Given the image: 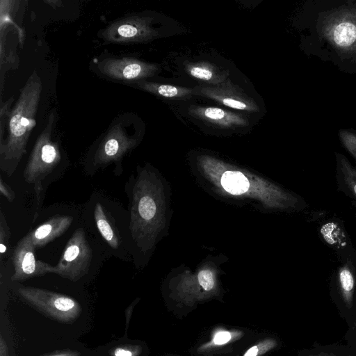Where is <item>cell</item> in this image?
Listing matches in <instances>:
<instances>
[{
    "instance_id": "2e32d148",
    "label": "cell",
    "mask_w": 356,
    "mask_h": 356,
    "mask_svg": "<svg viewBox=\"0 0 356 356\" xmlns=\"http://www.w3.org/2000/svg\"><path fill=\"white\" fill-rule=\"evenodd\" d=\"M220 183L223 188L234 195L246 192L249 188L248 179L238 171H227L221 177Z\"/></svg>"
},
{
    "instance_id": "7c38bea8",
    "label": "cell",
    "mask_w": 356,
    "mask_h": 356,
    "mask_svg": "<svg viewBox=\"0 0 356 356\" xmlns=\"http://www.w3.org/2000/svg\"><path fill=\"white\" fill-rule=\"evenodd\" d=\"M337 190L356 208V167L341 153H335Z\"/></svg>"
},
{
    "instance_id": "4fadbf2b",
    "label": "cell",
    "mask_w": 356,
    "mask_h": 356,
    "mask_svg": "<svg viewBox=\"0 0 356 356\" xmlns=\"http://www.w3.org/2000/svg\"><path fill=\"white\" fill-rule=\"evenodd\" d=\"M73 218L69 216H56L31 232L35 249L42 248L60 236L71 225Z\"/></svg>"
},
{
    "instance_id": "e0dca14e",
    "label": "cell",
    "mask_w": 356,
    "mask_h": 356,
    "mask_svg": "<svg viewBox=\"0 0 356 356\" xmlns=\"http://www.w3.org/2000/svg\"><path fill=\"white\" fill-rule=\"evenodd\" d=\"M202 113L209 120L221 124L227 125L231 123L241 122V120H238L236 116L231 115L218 108L209 107L204 109Z\"/></svg>"
},
{
    "instance_id": "d6986e66",
    "label": "cell",
    "mask_w": 356,
    "mask_h": 356,
    "mask_svg": "<svg viewBox=\"0 0 356 356\" xmlns=\"http://www.w3.org/2000/svg\"><path fill=\"white\" fill-rule=\"evenodd\" d=\"M339 136L344 148L356 161V134L347 130H340Z\"/></svg>"
},
{
    "instance_id": "7402d4cb",
    "label": "cell",
    "mask_w": 356,
    "mask_h": 356,
    "mask_svg": "<svg viewBox=\"0 0 356 356\" xmlns=\"http://www.w3.org/2000/svg\"><path fill=\"white\" fill-rule=\"evenodd\" d=\"M197 280L202 287L209 294L213 293L216 282L213 273L208 269L200 270L197 274Z\"/></svg>"
},
{
    "instance_id": "ffe728a7",
    "label": "cell",
    "mask_w": 356,
    "mask_h": 356,
    "mask_svg": "<svg viewBox=\"0 0 356 356\" xmlns=\"http://www.w3.org/2000/svg\"><path fill=\"white\" fill-rule=\"evenodd\" d=\"M10 234L6 218L3 212L0 211V253L1 257L7 251Z\"/></svg>"
},
{
    "instance_id": "cb8c5ba5",
    "label": "cell",
    "mask_w": 356,
    "mask_h": 356,
    "mask_svg": "<svg viewBox=\"0 0 356 356\" xmlns=\"http://www.w3.org/2000/svg\"><path fill=\"white\" fill-rule=\"evenodd\" d=\"M0 193L10 202H13L15 198V193L14 191L3 180L1 176L0 177Z\"/></svg>"
},
{
    "instance_id": "52a82bcc",
    "label": "cell",
    "mask_w": 356,
    "mask_h": 356,
    "mask_svg": "<svg viewBox=\"0 0 356 356\" xmlns=\"http://www.w3.org/2000/svg\"><path fill=\"white\" fill-rule=\"evenodd\" d=\"M35 250L29 232L18 242L13 252L14 273L11 276L12 281L23 282L35 277L54 273V266L37 260Z\"/></svg>"
},
{
    "instance_id": "7a4b0ae2",
    "label": "cell",
    "mask_w": 356,
    "mask_h": 356,
    "mask_svg": "<svg viewBox=\"0 0 356 356\" xmlns=\"http://www.w3.org/2000/svg\"><path fill=\"white\" fill-rule=\"evenodd\" d=\"M55 118V113L52 112L37 138L23 172L25 181L33 185L37 210L40 209L42 204V182L53 173L61 161L60 148L51 137Z\"/></svg>"
},
{
    "instance_id": "8992f818",
    "label": "cell",
    "mask_w": 356,
    "mask_h": 356,
    "mask_svg": "<svg viewBox=\"0 0 356 356\" xmlns=\"http://www.w3.org/2000/svg\"><path fill=\"white\" fill-rule=\"evenodd\" d=\"M136 145V140L129 136L120 124L113 126L95 152L92 159L94 170L114 163L116 175L121 174L124 156Z\"/></svg>"
},
{
    "instance_id": "d4e9b609",
    "label": "cell",
    "mask_w": 356,
    "mask_h": 356,
    "mask_svg": "<svg viewBox=\"0 0 356 356\" xmlns=\"http://www.w3.org/2000/svg\"><path fill=\"white\" fill-rule=\"evenodd\" d=\"M224 105L238 110H244L247 108V105L241 101L231 98H224L222 100Z\"/></svg>"
},
{
    "instance_id": "6da1fadb",
    "label": "cell",
    "mask_w": 356,
    "mask_h": 356,
    "mask_svg": "<svg viewBox=\"0 0 356 356\" xmlns=\"http://www.w3.org/2000/svg\"><path fill=\"white\" fill-rule=\"evenodd\" d=\"M41 91V79L36 72H33L22 88L18 100L8 115V136L0 144V169L8 177L15 172L26 153L29 136L35 125Z\"/></svg>"
},
{
    "instance_id": "30bf717a",
    "label": "cell",
    "mask_w": 356,
    "mask_h": 356,
    "mask_svg": "<svg viewBox=\"0 0 356 356\" xmlns=\"http://www.w3.org/2000/svg\"><path fill=\"white\" fill-rule=\"evenodd\" d=\"M98 68L111 79L127 81L143 78L152 70L149 65L130 58H108L101 61Z\"/></svg>"
},
{
    "instance_id": "484cf974",
    "label": "cell",
    "mask_w": 356,
    "mask_h": 356,
    "mask_svg": "<svg viewBox=\"0 0 356 356\" xmlns=\"http://www.w3.org/2000/svg\"><path fill=\"white\" fill-rule=\"evenodd\" d=\"M80 355L81 353L78 351L64 350L56 351L45 356H80Z\"/></svg>"
},
{
    "instance_id": "277c9868",
    "label": "cell",
    "mask_w": 356,
    "mask_h": 356,
    "mask_svg": "<svg viewBox=\"0 0 356 356\" xmlns=\"http://www.w3.org/2000/svg\"><path fill=\"white\" fill-rule=\"evenodd\" d=\"M17 293L31 306L59 322L72 323L81 312V305L76 300L62 293L29 286L17 288Z\"/></svg>"
},
{
    "instance_id": "8fae6325",
    "label": "cell",
    "mask_w": 356,
    "mask_h": 356,
    "mask_svg": "<svg viewBox=\"0 0 356 356\" xmlns=\"http://www.w3.org/2000/svg\"><path fill=\"white\" fill-rule=\"evenodd\" d=\"M339 264L332 274V282L343 302L352 307L356 293V251Z\"/></svg>"
},
{
    "instance_id": "9c48e42d",
    "label": "cell",
    "mask_w": 356,
    "mask_h": 356,
    "mask_svg": "<svg viewBox=\"0 0 356 356\" xmlns=\"http://www.w3.org/2000/svg\"><path fill=\"white\" fill-rule=\"evenodd\" d=\"M150 35V29L144 19L129 17L118 20L108 26L102 33L107 41L127 43L145 40Z\"/></svg>"
},
{
    "instance_id": "5b68a950",
    "label": "cell",
    "mask_w": 356,
    "mask_h": 356,
    "mask_svg": "<svg viewBox=\"0 0 356 356\" xmlns=\"http://www.w3.org/2000/svg\"><path fill=\"white\" fill-rule=\"evenodd\" d=\"M92 251L84 229H76L68 240L54 273L76 282L86 275L90 266Z\"/></svg>"
},
{
    "instance_id": "44dd1931",
    "label": "cell",
    "mask_w": 356,
    "mask_h": 356,
    "mask_svg": "<svg viewBox=\"0 0 356 356\" xmlns=\"http://www.w3.org/2000/svg\"><path fill=\"white\" fill-rule=\"evenodd\" d=\"M142 347L138 345L127 344L116 346L109 350L111 356H139Z\"/></svg>"
},
{
    "instance_id": "ba28073f",
    "label": "cell",
    "mask_w": 356,
    "mask_h": 356,
    "mask_svg": "<svg viewBox=\"0 0 356 356\" xmlns=\"http://www.w3.org/2000/svg\"><path fill=\"white\" fill-rule=\"evenodd\" d=\"M327 216V215H326ZM318 220L317 234L341 261L356 251L344 221L337 217H326Z\"/></svg>"
},
{
    "instance_id": "9a60e30c",
    "label": "cell",
    "mask_w": 356,
    "mask_h": 356,
    "mask_svg": "<svg viewBox=\"0 0 356 356\" xmlns=\"http://www.w3.org/2000/svg\"><path fill=\"white\" fill-rule=\"evenodd\" d=\"M244 332L236 329H227L222 327H216L211 336L209 341L202 344L197 348L199 353H204L211 351L212 350L229 344L241 339Z\"/></svg>"
},
{
    "instance_id": "4316f807",
    "label": "cell",
    "mask_w": 356,
    "mask_h": 356,
    "mask_svg": "<svg viewBox=\"0 0 356 356\" xmlns=\"http://www.w3.org/2000/svg\"><path fill=\"white\" fill-rule=\"evenodd\" d=\"M0 356H9L8 346L2 335L0 337Z\"/></svg>"
},
{
    "instance_id": "603a6c76",
    "label": "cell",
    "mask_w": 356,
    "mask_h": 356,
    "mask_svg": "<svg viewBox=\"0 0 356 356\" xmlns=\"http://www.w3.org/2000/svg\"><path fill=\"white\" fill-rule=\"evenodd\" d=\"M190 73L194 77L203 80H209L213 75L209 70L200 67H193L190 70Z\"/></svg>"
},
{
    "instance_id": "3957f363",
    "label": "cell",
    "mask_w": 356,
    "mask_h": 356,
    "mask_svg": "<svg viewBox=\"0 0 356 356\" xmlns=\"http://www.w3.org/2000/svg\"><path fill=\"white\" fill-rule=\"evenodd\" d=\"M133 181L130 179L126 186L129 199V230L134 241L140 245L151 232L150 225L155 221L158 207L152 184L144 175L138 174Z\"/></svg>"
},
{
    "instance_id": "ac0fdd59",
    "label": "cell",
    "mask_w": 356,
    "mask_h": 356,
    "mask_svg": "<svg viewBox=\"0 0 356 356\" xmlns=\"http://www.w3.org/2000/svg\"><path fill=\"white\" fill-rule=\"evenodd\" d=\"M277 346V341L275 339H264L248 348L243 356H262Z\"/></svg>"
},
{
    "instance_id": "5bb4252c",
    "label": "cell",
    "mask_w": 356,
    "mask_h": 356,
    "mask_svg": "<svg viewBox=\"0 0 356 356\" xmlns=\"http://www.w3.org/2000/svg\"><path fill=\"white\" fill-rule=\"evenodd\" d=\"M94 218L96 227L104 241L111 248L113 249L118 248L120 241L115 227L111 218L107 215L104 207L99 203L95 204Z\"/></svg>"
},
{
    "instance_id": "83f0119b",
    "label": "cell",
    "mask_w": 356,
    "mask_h": 356,
    "mask_svg": "<svg viewBox=\"0 0 356 356\" xmlns=\"http://www.w3.org/2000/svg\"><path fill=\"white\" fill-rule=\"evenodd\" d=\"M316 356H329V355H327L326 354H324V353H321V354H319V355H318Z\"/></svg>"
}]
</instances>
